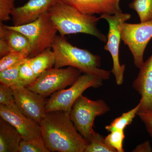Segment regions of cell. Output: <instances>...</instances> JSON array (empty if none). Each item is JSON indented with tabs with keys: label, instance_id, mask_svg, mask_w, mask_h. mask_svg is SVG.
<instances>
[{
	"label": "cell",
	"instance_id": "obj_1",
	"mask_svg": "<svg viewBox=\"0 0 152 152\" xmlns=\"http://www.w3.org/2000/svg\"><path fill=\"white\" fill-rule=\"evenodd\" d=\"M42 137L50 152H84L87 142L77 130L69 114L47 112L40 124Z\"/></svg>",
	"mask_w": 152,
	"mask_h": 152
},
{
	"label": "cell",
	"instance_id": "obj_2",
	"mask_svg": "<svg viewBox=\"0 0 152 152\" xmlns=\"http://www.w3.org/2000/svg\"><path fill=\"white\" fill-rule=\"evenodd\" d=\"M48 15L60 35L87 34L107 42V38L98 27L99 18L82 13L63 2H58L48 11Z\"/></svg>",
	"mask_w": 152,
	"mask_h": 152
},
{
	"label": "cell",
	"instance_id": "obj_3",
	"mask_svg": "<svg viewBox=\"0 0 152 152\" xmlns=\"http://www.w3.org/2000/svg\"><path fill=\"white\" fill-rule=\"evenodd\" d=\"M56 61L54 68L68 66L77 68L84 74L96 76L103 80L110 79L111 71L100 68L101 58L88 50L74 46L64 37L57 36L53 44Z\"/></svg>",
	"mask_w": 152,
	"mask_h": 152
},
{
	"label": "cell",
	"instance_id": "obj_4",
	"mask_svg": "<svg viewBox=\"0 0 152 152\" xmlns=\"http://www.w3.org/2000/svg\"><path fill=\"white\" fill-rule=\"evenodd\" d=\"M110 110V107L103 100H92L82 95L73 105L69 117L88 143L95 132L93 127L95 118Z\"/></svg>",
	"mask_w": 152,
	"mask_h": 152
},
{
	"label": "cell",
	"instance_id": "obj_5",
	"mask_svg": "<svg viewBox=\"0 0 152 152\" xmlns=\"http://www.w3.org/2000/svg\"><path fill=\"white\" fill-rule=\"evenodd\" d=\"M5 26L20 32L28 39L31 48L30 58L52 48L58 32L53 23L49 18L48 12L29 23L20 26L5 25Z\"/></svg>",
	"mask_w": 152,
	"mask_h": 152
},
{
	"label": "cell",
	"instance_id": "obj_6",
	"mask_svg": "<svg viewBox=\"0 0 152 152\" xmlns=\"http://www.w3.org/2000/svg\"><path fill=\"white\" fill-rule=\"evenodd\" d=\"M103 80L96 76L84 74L69 88L56 92L47 101L46 112L62 111L69 114L74 103L87 89L97 88L103 85Z\"/></svg>",
	"mask_w": 152,
	"mask_h": 152
},
{
	"label": "cell",
	"instance_id": "obj_7",
	"mask_svg": "<svg viewBox=\"0 0 152 152\" xmlns=\"http://www.w3.org/2000/svg\"><path fill=\"white\" fill-rule=\"evenodd\" d=\"M81 73L78 69L72 66L66 69L50 68L26 87L45 99L56 92L73 84Z\"/></svg>",
	"mask_w": 152,
	"mask_h": 152
},
{
	"label": "cell",
	"instance_id": "obj_8",
	"mask_svg": "<svg viewBox=\"0 0 152 152\" xmlns=\"http://www.w3.org/2000/svg\"><path fill=\"white\" fill-rule=\"evenodd\" d=\"M132 15L129 13H119L115 15L102 14L99 19H104L109 24V29L107 43L104 49L111 55L113 67L111 72L115 78L116 83L118 86L121 85L124 80V75L126 68L125 64H120L119 53L121 38L122 26L124 23L131 18Z\"/></svg>",
	"mask_w": 152,
	"mask_h": 152
},
{
	"label": "cell",
	"instance_id": "obj_9",
	"mask_svg": "<svg viewBox=\"0 0 152 152\" xmlns=\"http://www.w3.org/2000/svg\"><path fill=\"white\" fill-rule=\"evenodd\" d=\"M121 38L132 55L134 64L139 69L144 62V53L152 38V21L137 24L125 22L122 26Z\"/></svg>",
	"mask_w": 152,
	"mask_h": 152
},
{
	"label": "cell",
	"instance_id": "obj_10",
	"mask_svg": "<svg viewBox=\"0 0 152 152\" xmlns=\"http://www.w3.org/2000/svg\"><path fill=\"white\" fill-rule=\"evenodd\" d=\"M14 97L20 110L33 121L40 124L46 114L45 98L26 87L13 90Z\"/></svg>",
	"mask_w": 152,
	"mask_h": 152
},
{
	"label": "cell",
	"instance_id": "obj_11",
	"mask_svg": "<svg viewBox=\"0 0 152 152\" xmlns=\"http://www.w3.org/2000/svg\"><path fill=\"white\" fill-rule=\"evenodd\" d=\"M0 116L15 128L22 140H31L42 137L39 124L25 115L18 108H10L0 104Z\"/></svg>",
	"mask_w": 152,
	"mask_h": 152
},
{
	"label": "cell",
	"instance_id": "obj_12",
	"mask_svg": "<svg viewBox=\"0 0 152 152\" xmlns=\"http://www.w3.org/2000/svg\"><path fill=\"white\" fill-rule=\"evenodd\" d=\"M60 0H29L24 5L15 7L11 12L14 26L34 21Z\"/></svg>",
	"mask_w": 152,
	"mask_h": 152
},
{
	"label": "cell",
	"instance_id": "obj_13",
	"mask_svg": "<svg viewBox=\"0 0 152 152\" xmlns=\"http://www.w3.org/2000/svg\"><path fill=\"white\" fill-rule=\"evenodd\" d=\"M132 87L141 98L138 114L152 110V54L140 68Z\"/></svg>",
	"mask_w": 152,
	"mask_h": 152
},
{
	"label": "cell",
	"instance_id": "obj_14",
	"mask_svg": "<svg viewBox=\"0 0 152 152\" xmlns=\"http://www.w3.org/2000/svg\"><path fill=\"white\" fill-rule=\"evenodd\" d=\"M77 10L82 13L89 15L96 14L110 15L122 12L120 0H60Z\"/></svg>",
	"mask_w": 152,
	"mask_h": 152
},
{
	"label": "cell",
	"instance_id": "obj_15",
	"mask_svg": "<svg viewBox=\"0 0 152 152\" xmlns=\"http://www.w3.org/2000/svg\"><path fill=\"white\" fill-rule=\"evenodd\" d=\"M22 139L11 124L0 119V152H18Z\"/></svg>",
	"mask_w": 152,
	"mask_h": 152
},
{
	"label": "cell",
	"instance_id": "obj_16",
	"mask_svg": "<svg viewBox=\"0 0 152 152\" xmlns=\"http://www.w3.org/2000/svg\"><path fill=\"white\" fill-rule=\"evenodd\" d=\"M0 35L7 41L10 52H20L30 56L31 52V44L27 37L20 32L6 27L3 22H0Z\"/></svg>",
	"mask_w": 152,
	"mask_h": 152
},
{
	"label": "cell",
	"instance_id": "obj_17",
	"mask_svg": "<svg viewBox=\"0 0 152 152\" xmlns=\"http://www.w3.org/2000/svg\"><path fill=\"white\" fill-rule=\"evenodd\" d=\"M51 48L47 49L35 56L29 58L37 78L45 71L54 66L56 57L54 53Z\"/></svg>",
	"mask_w": 152,
	"mask_h": 152
},
{
	"label": "cell",
	"instance_id": "obj_18",
	"mask_svg": "<svg viewBox=\"0 0 152 152\" xmlns=\"http://www.w3.org/2000/svg\"><path fill=\"white\" fill-rule=\"evenodd\" d=\"M29 58L24 59L10 67L0 72V83L10 87L13 90L24 87L19 78V70L22 65Z\"/></svg>",
	"mask_w": 152,
	"mask_h": 152
},
{
	"label": "cell",
	"instance_id": "obj_19",
	"mask_svg": "<svg viewBox=\"0 0 152 152\" xmlns=\"http://www.w3.org/2000/svg\"><path fill=\"white\" fill-rule=\"evenodd\" d=\"M140 103L135 107L126 113L121 116L114 119L110 125L105 126L106 130L108 132L115 130H124L125 129L132 124L136 115H137L140 108Z\"/></svg>",
	"mask_w": 152,
	"mask_h": 152
},
{
	"label": "cell",
	"instance_id": "obj_20",
	"mask_svg": "<svg viewBox=\"0 0 152 152\" xmlns=\"http://www.w3.org/2000/svg\"><path fill=\"white\" fill-rule=\"evenodd\" d=\"M129 7L136 11L141 22L152 21V0H134Z\"/></svg>",
	"mask_w": 152,
	"mask_h": 152
},
{
	"label": "cell",
	"instance_id": "obj_21",
	"mask_svg": "<svg viewBox=\"0 0 152 152\" xmlns=\"http://www.w3.org/2000/svg\"><path fill=\"white\" fill-rule=\"evenodd\" d=\"M84 152H117L116 150L109 146L104 138L99 133L94 132L87 143Z\"/></svg>",
	"mask_w": 152,
	"mask_h": 152
},
{
	"label": "cell",
	"instance_id": "obj_22",
	"mask_svg": "<svg viewBox=\"0 0 152 152\" xmlns=\"http://www.w3.org/2000/svg\"><path fill=\"white\" fill-rule=\"evenodd\" d=\"M50 152L42 137L31 140H22L18 150V152Z\"/></svg>",
	"mask_w": 152,
	"mask_h": 152
},
{
	"label": "cell",
	"instance_id": "obj_23",
	"mask_svg": "<svg viewBox=\"0 0 152 152\" xmlns=\"http://www.w3.org/2000/svg\"><path fill=\"white\" fill-rule=\"evenodd\" d=\"M124 130H115L104 138L106 143L111 148L116 150L117 152H124L123 143L125 137Z\"/></svg>",
	"mask_w": 152,
	"mask_h": 152
},
{
	"label": "cell",
	"instance_id": "obj_24",
	"mask_svg": "<svg viewBox=\"0 0 152 152\" xmlns=\"http://www.w3.org/2000/svg\"><path fill=\"white\" fill-rule=\"evenodd\" d=\"M29 58L26 53L20 52H11L0 60V72L15 64L21 60Z\"/></svg>",
	"mask_w": 152,
	"mask_h": 152
},
{
	"label": "cell",
	"instance_id": "obj_25",
	"mask_svg": "<svg viewBox=\"0 0 152 152\" xmlns=\"http://www.w3.org/2000/svg\"><path fill=\"white\" fill-rule=\"evenodd\" d=\"M19 78L24 87H27L31 84L37 79L29 59L21 66L19 70Z\"/></svg>",
	"mask_w": 152,
	"mask_h": 152
},
{
	"label": "cell",
	"instance_id": "obj_26",
	"mask_svg": "<svg viewBox=\"0 0 152 152\" xmlns=\"http://www.w3.org/2000/svg\"><path fill=\"white\" fill-rule=\"evenodd\" d=\"M0 104L10 108H18L15 97L14 91L10 87L0 83Z\"/></svg>",
	"mask_w": 152,
	"mask_h": 152
},
{
	"label": "cell",
	"instance_id": "obj_27",
	"mask_svg": "<svg viewBox=\"0 0 152 152\" xmlns=\"http://www.w3.org/2000/svg\"><path fill=\"white\" fill-rule=\"evenodd\" d=\"M15 0H0V22H7L11 19V14L15 7Z\"/></svg>",
	"mask_w": 152,
	"mask_h": 152
},
{
	"label": "cell",
	"instance_id": "obj_28",
	"mask_svg": "<svg viewBox=\"0 0 152 152\" xmlns=\"http://www.w3.org/2000/svg\"><path fill=\"white\" fill-rule=\"evenodd\" d=\"M137 115L145 124L147 132L152 137V110L140 113Z\"/></svg>",
	"mask_w": 152,
	"mask_h": 152
},
{
	"label": "cell",
	"instance_id": "obj_29",
	"mask_svg": "<svg viewBox=\"0 0 152 152\" xmlns=\"http://www.w3.org/2000/svg\"><path fill=\"white\" fill-rule=\"evenodd\" d=\"M10 48L5 38L0 35V58H2L10 53Z\"/></svg>",
	"mask_w": 152,
	"mask_h": 152
},
{
	"label": "cell",
	"instance_id": "obj_30",
	"mask_svg": "<svg viewBox=\"0 0 152 152\" xmlns=\"http://www.w3.org/2000/svg\"><path fill=\"white\" fill-rule=\"evenodd\" d=\"M132 152H152V147L149 141L140 144L136 147Z\"/></svg>",
	"mask_w": 152,
	"mask_h": 152
}]
</instances>
